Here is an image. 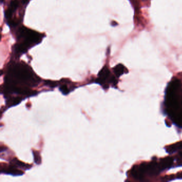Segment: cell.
Instances as JSON below:
<instances>
[{"label":"cell","instance_id":"obj_1","mask_svg":"<svg viewBox=\"0 0 182 182\" xmlns=\"http://www.w3.org/2000/svg\"><path fill=\"white\" fill-rule=\"evenodd\" d=\"M182 89L180 80L174 79L166 90L165 105L166 111L173 122L182 127Z\"/></svg>","mask_w":182,"mask_h":182},{"label":"cell","instance_id":"obj_2","mask_svg":"<svg viewBox=\"0 0 182 182\" xmlns=\"http://www.w3.org/2000/svg\"><path fill=\"white\" fill-rule=\"evenodd\" d=\"M5 79L6 86L23 89H28L27 86H35L39 82L38 78L30 67L21 63L12 64L10 66Z\"/></svg>","mask_w":182,"mask_h":182},{"label":"cell","instance_id":"obj_3","mask_svg":"<svg viewBox=\"0 0 182 182\" xmlns=\"http://www.w3.org/2000/svg\"><path fill=\"white\" fill-rule=\"evenodd\" d=\"M42 38V34L37 32L25 27L20 28L18 34V39L20 42L14 47L15 52L17 54L25 53L28 48L39 43Z\"/></svg>","mask_w":182,"mask_h":182},{"label":"cell","instance_id":"obj_4","mask_svg":"<svg viewBox=\"0 0 182 182\" xmlns=\"http://www.w3.org/2000/svg\"><path fill=\"white\" fill-rule=\"evenodd\" d=\"M96 82L102 85L104 88H108L109 83L117 84V81L115 77H111L110 71L108 67L104 66L98 73V78Z\"/></svg>","mask_w":182,"mask_h":182},{"label":"cell","instance_id":"obj_5","mask_svg":"<svg viewBox=\"0 0 182 182\" xmlns=\"http://www.w3.org/2000/svg\"><path fill=\"white\" fill-rule=\"evenodd\" d=\"M148 164L143 163L139 165H135L131 170V175L135 179L142 180L147 174Z\"/></svg>","mask_w":182,"mask_h":182},{"label":"cell","instance_id":"obj_6","mask_svg":"<svg viewBox=\"0 0 182 182\" xmlns=\"http://www.w3.org/2000/svg\"><path fill=\"white\" fill-rule=\"evenodd\" d=\"M174 162V159L172 157H166L161 160L159 162V166L161 171H164L165 169H168L171 168L173 166Z\"/></svg>","mask_w":182,"mask_h":182},{"label":"cell","instance_id":"obj_7","mask_svg":"<svg viewBox=\"0 0 182 182\" xmlns=\"http://www.w3.org/2000/svg\"><path fill=\"white\" fill-rule=\"evenodd\" d=\"M19 2L18 0H12L10 4L9 9L5 12V16L6 18H10L12 16L13 12H14L18 7Z\"/></svg>","mask_w":182,"mask_h":182},{"label":"cell","instance_id":"obj_8","mask_svg":"<svg viewBox=\"0 0 182 182\" xmlns=\"http://www.w3.org/2000/svg\"><path fill=\"white\" fill-rule=\"evenodd\" d=\"M113 71L118 77H120L121 75L124 74V73L128 72V70L126 68L121 64L115 66L113 68Z\"/></svg>","mask_w":182,"mask_h":182},{"label":"cell","instance_id":"obj_9","mask_svg":"<svg viewBox=\"0 0 182 182\" xmlns=\"http://www.w3.org/2000/svg\"><path fill=\"white\" fill-rule=\"evenodd\" d=\"M181 149H182V142H180L168 146L166 149V151L168 153H173Z\"/></svg>","mask_w":182,"mask_h":182},{"label":"cell","instance_id":"obj_10","mask_svg":"<svg viewBox=\"0 0 182 182\" xmlns=\"http://www.w3.org/2000/svg\"><path fill=\"white\" fill-rule=\"evenodd\" d=\"M4 173L7 174H10L13 176H20V175L23 174V173L21 171L17 169L16 167L12 166V165L9 168H7V169L4 171Z\"/></svg>","mask_w":182,"mask_h":182},{"label":"cell","instance_id":"obj_11","mask_svg":"<svg viewBox=\"0 0 182 182\" xmlns=\"http://www.w3.org/2000/svg\"><path fill=\"white\" fill-rule=\"evenodd\" d=\"M12 166H14L15 167H18V168H21V169H28V168L30 167V166H28V165H26L25 164H24L23 162H20V161H18V160H17L16 159L13 160L12 161Z\"/></svg>","mask_w":182,"mask_h":182},{"label":"cell","instance_id":"obj_12","mask_svg":"<svg viewBox=\"0 0 182 182\" xmlns=\"http://www.w3.org/2000/svg\"><path fill=\"white\" fill-rule=\"evenodd\" d=\"M59 89H60L61 92L63 93L64 95H67L68 93H70L69 89L66 84H63V85L61 86Z\"/></svg>","mask_w":182,"mask_h":182},{"label":"cell","instance_id":"obj_13","mask_svg":"<svg viewBox=\"0 0 182 182\" xmlns=\"http://www.w3.org/2000/svg\"><path fill=\"white\" fill-rule=\"evenodd\" d=\"M33 155H34V158L35 163L36 164H40L41 159L39 153L37 152H33Z\"/></svg>","mask_w":182,"mask_h":182},{"label":"cell","instance_id":"obj_14","mask_svg":"<svg viewBox=\"0 0 182 182\" xmlns=\"http://www.w3.org/2000/svg\"><path fill=\"white\" fill-rule=\"evenodd\" d=\"M177 176L178 178H182V173L178 174Z\"/></svg>","mask_w":182,"mask_h":182},{"label":"cell","instance_id":"obj_15","mask_svg":"<svg viewBox=\"0 0 182 182\" xmlns=\"http://www.w3.org/2000/svg\"><path fill=\"white\" fill-rule=\"evenodd\" d=\"M180 157L182 158V153H181V154H180Z\"/></svg>","mask_w":182,"mask_h":182}]
</instances>
